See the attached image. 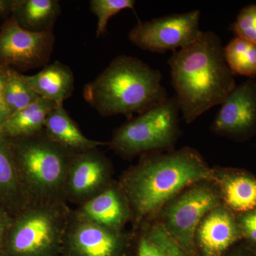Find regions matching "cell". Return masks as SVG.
I'll list each match as a JSON object with an SVG mask.
<instances>
[{
    "mask_svg": "<svg viewBox=\"0 0 256 256\" xmlns=\"http://www.w3.org/2000/svg\"><path fill=\"white\" fill-rule=\"evenodd\" d=\"M20 181L30 204L65 202V185L73 153L44 131L8 140Z\"/></svg>",
    "mask_w": 256,
    "mask_h": 256,
    "instance_id": "4",
    "label": "cell"
},
{
    "mask_svg": "<svg viewBox=\"0 0 256 256\" xmlns=\"http://www.w3.org/2000/svg\"><path fill=\"white\" fill-rule=\"evenodd\" d=\"M224 58L234 75L256 78V44L236 36L224 48Z\"/></svg>",
    "mask_w": 256,
    "mask_h": 256,
    "instance_id": "22",
    "label": "cell"
},
{
    "mask_svg": "<svg viewBox=\"0 0 256 256\" xmlns=\"http://www.w3.org/2000/svg\"><path fill=\"white\" fill-rule=\"evenodd\" d=\"M110 173L107 158L97 148L75 153L67 173L65 200L82 204L108 186Z\"/></svg>",
    "mask_w": 256,
    "mask_h": 256,
    "instance_id": "10",
    "label": "cell"
},
{
    "mask_svg": "<svg viewBox=\"0 0 256 256\" xmlns=\"http://www.w3.org/2000/svg\"><path fill=\"white\" fill-rule=\"evenodd\" d=\"M180 112L176 96L168 97L118 128L108 144L124 156L171 149L180 133Z\"/></svg>",
    "mask_w": 256,
    "mask_h": 256,
    "instance_id": "6",
    "label": "cell"
},
{
    "mask_svg": "<svg viewBox=\"0 0 256 256\" xmlns=\"http://www.w3.org/2000/svg\"><path fill=\"white\" fill-rule=\"evenodd\" d=\"M230 30L235 34L236 36L256 44V4L242 8L230 25Z\"/></svg>",
    "mask_w": 256,
    "mask_h": 256,
    "instance_id": "25",
    "label": "cell"
},
{
    "mask_svg": "<svg viewBox=\"0 0 256 256\" xmlns=\"http://www.w3.org/2000/svg\"><path fill=\"white\" fill-rule=\"evenodd\" d=\"M217 180L196 151L184 148L146 156L124 178L122 192L136 220H140L186 186Z\"/></svg>",
    "mask_w": 256,
    "mask_h": 256,
    "instance_id": "2",
    "label": "cell"
},
{
    "mask_svg": "<svg viewBox=\"0 0 256 256\" xmlns=\"http://www.w3.org/2000/svg\"><path fill=\"white\" fill-rule=\"evenodd\" d=\"M54 43L53 30L28 31L12 16L0 26V67L24 72L44 67L50 62Z\"/></svg>",
    "mask_w": 256,
    "mask_h": 256,
    "instance_id": "8",
    "label": "cell"
},
{
    "mask_svg": "<svg viewBox=\"0 0 256 256\" xmlns=\"http://www.w3.org/2000/svg\"><path fill=\"white\" fill-rule=\"evenodd\" d=\"M4 95L11 114L23 110L40 98L24 82L23 74L10 67L5 70Z\"/></svg>",
    "mask_w": 256,
    "mask_h": 256,
    "instance_id": "23",
    "label": "cell"
},
{
    "mask_svg": "<svg viewBox=\"0 0 256 256\" xmlns=\"http://www.w3.org/2000/svg\"><path fill=\"white\" fill-rule=\"evenodd\" d=\"M162 77L159 70L139 58L120 55L84 87L82 94L101 116L122 114L130 118L168 98Z\"/></svg>",
    "mask_w": 256,
    "mask_h": 256,
    "instance_id": "3",
    "label": "cell"
},
{
    "mask_svg": "<svg viewBox=\"0 0 256 256\" xmlns=\"http://www.w3.org/2000/svg\"><path fill=\"white\" fill-rule=\"evenodd\" d=\"M23 78L38 97L57 104H64L74 92L75 79L73 72L58 60L47 64L34 75L23 74Z\"/></svg>",
    "mask_w": 256,
    "mask_h": 256,
    "instance_id": "15",
    "label": "cell"
},
{
    "mask_svg": "<svg viewBox=\"0 0 256 256\" xmlns=\"http://www.w3.org/2000/svg\"><path fill=\"white\" fill-rule=\"evenodd\" d=\"M129 208L124 195L116 188L108 186L80 204L72 214L76 220L119 230L127 220Z\"/></svg>",
    "mask_w": 256,
    "mask_h": 256,
    "instance_id": "14",
    "label": "cell"
},
{
    "mask_svg": "<svg viewBox=\"0 0 256 256\" xmlns=\"http://www.w3.org/2000/svg\"><path fill=\"white\" fill-rule=\"evenodd\" d=\"M14 0H0V18L4 20L12 15Z\"/></svg>",
    "mask_w": 256,
    "mask_h": 256,
    "instance_id": "29",
    "label": "cell"
},
{
    "mask_svg": "<svg viewBox=\"0 0 256 256\" xmlns=\"http://www.w3.org/2000/svg\"><path fill=\"white\" fill-rule=\"evenodd\" d=\"M20 198L30 204L20 181L9 140L0 137V200L12 202Z\"/></svg>",
    "mask_w": 256,
    "mask_h": 256,
    "instance_id": "20",
    "label": "cell"
},
{
    "mask_svg": "<svg viewBox=\"0 0 256 256\" xmlns=\"http://www.w3.org/2000/svg\"><path fill=\"white\" fill-rule=\"evenodd\" d=\"M6 68V67H0V126L4 124L11 114L4 95V80Z\"/></svg>",
    "mask_w": 256,
    "mask_h": 256,
    "instance_id": "27",
    "label": "cell"
},
{
    "mask_svg": "<svg viewBox=\"0 0 256 256\" xmlns=\"http://www.w3.org/2000/svg\"><path fill=\"white\" fill-rule=\"evenodd\" d=\"M196 236L202 256H223L242 233L232 214L220 206L203 218Z\"/></svg>",
    "mask_w": 256,
    "mask_h": 256,
    "instance_id": "13",
    "label": "cell"
},
{
    "mask_svg": "<svg viewBox=\"0 0 256 256\" xmlns=\"http://www.w3.org/2000/svg\"><path fill=\"white\" fill-rule=\"evenodd\" d=\"M11 225L12 222L8 220L6 213L0 207V250L4 248L5 242Z\"/></svg>",
    "mask_w": 256,
    "mask_h": 256,
    "instance_id": "28",
    "label": "cell"
},
{
    "mask_svg": "<svg viewBox=\"0 0 256 256\" xmlns=\"http://www.w3.org/2000/svg\"><path fill=\"white\" fill-rule=\"evenodd\" d=\"M220 180L224 201L237 212L256 210V180L248 174L235 173Z\"/></svg>",
    "mask_w": 256,
    "mask_h": 256,
    "instance_id": "19",
    "label": "cell"
},
{
    "mask_svg": "<svg viewBox=\"0 0 256 256\" xmlns=\"http://www.w3.org/2000/svg\"><path fill=\"white\" fill-rule=\"evenodd\" d=\"M63 248L68 256H126L127 245L119 230L76 220L72 214Z\"/></svg>",
    "mask_w": 256,
    "mask_h": 256,
    "instance_id": "12",
    "label": "cell"
},
{
    "mask_svg": "<svg viewBox=\"0 0 256 256\" xmlns=\"http://www.w3.org/2000/svg\"><path fill=\"white\" fill-rule=\"evenodd\" d=\"M200 16V10H194L150 21H138L130 31L128 38L141 50L152 53L176 52L192 44L200 37L202 32Z\"/></svg>",
    "mask_w": 256,
    "mask_h": 256,
    "instance_id": "7",
    "label": "cell"
},
{
    "mask_svg": "<svg viewBox=\"0 0 256 256\" xmlns=\"http://www.w3.org/2000/svg\"><path fill=\"white\" fill-rule=\"evenodd\" d=\"M137 256H188L163 224H158L148 229L140 238Z\"/></svg>",
    "mask_w": 256,
    "mask_h": 256,
    "instance_id": "21",
    "label": "cell"
},
{
    "mask_svg": "<svg viewBox=\"0 0 256 256\" xmlns=\"http://www.w3.org/2000/svg\"><path fill=\"white\" fill-rule=\"evenodd\" d=\"M44 131L56 144L73 154L106 144L88 138L70 117L64 104H58L50 112Z\"/></svg>",
    "mask_w": 256,
    "mask_h": 256,
    "instance_id": "16",
    "label": "cell"
},
{
    "mask_svg": "<svg viewBox=\"0 0 256 256\" xmlns=\"http://www.w3.org/2000/svg\"><path fill=\"white\" fill-rule=\"evenodd\" d=\"M60 12L58 0H14L12 16L24 30L43 32L53 30Z\"/></svg>",
    "mask_w": 256,
    "mask_h": 256,
    "instance_id": "18",
    "label": "cell"
},
{
    "mask_svg": "<svg viewBox=\"0 0 256 256\" xmlns=\"http://www.w3.org/2000/svg\"><path fill=\"white\" fill-rule=\"evenodd\" d=\"M58 104L40 98L23 110L11 114L0 126V137L8 140L28 137L42 132Z\"/></svg>",
    "mask_w": 256,
    "mask_h": 256,
    "instance_id": "17",
    "label": "cell"
},
{
    "mask_svg": "<svg viewBox=\"0 0 256 256\" xmlns=\"http://www.w3.org/2000/svg\"><path fill=\"white\" fill-rule=\"evenodd\" d=\"M224 48L216 34L202 32L196 41L174 52L168 60L172 85L188 124L220 106L236 86Z\"/></svg>",
    "mask_w": 256,
    "mask_h": 256,
    "instance_id": "1",
    "label": "cell"
},
{
    "mask_svg": "<svg viewBox=\"0 0 256 256\" xmlns=\"http://www.w3.org/2000/svg\"><path fill=\"white\" fill-rule=\"evenodd\" d=\"M212 129L234 138H245L256 131V79L236 86L220 104Z\"/></svg>",
    "mask_w": 256,
    "mask_h": 256,
    "instance_id": "11",
    "label": "cell"
},
{
    "mask_svg": "<svg viewBox=\"0 0 256 256\" xmlns=\"http://www.w3.org/2000/svg\"><path fill=\"white\" fill-rule=\"evenodd\" d=\"M72 214L65 202L32 203L12 222L4 248L9 256H57Z\"/></svg>",
    "mask_w": 256,
    "mask_h": 256,
    "instance_id": "5",
    "label": "cell"
},
{
    "mask_svg": "<svg viewBox=\"0 0 256 256\" xmlns=\"http://www.w3.org/2000/svg\"><path fill=\"white\" fill-rule=\"evenodd\" d=\"M220 206V198L212 188L194 186L168 206L163 225L188 256H197L194 238L198 226L205 215Z\"/></svg>",
    "mask_w": 256,
    "mask_h": 256,
    "instance_id": "9",
    "label": "cell"
},
{
    "mask_svg": "<svg viewBox=\"0 0 256 256\" xmlns=\"http://www.w3.org/2000/svg\"><path fill=\"white\" fill-rule=\"evenodd\" d=\"M136 4L134 0H92L90 10L98 18L96 36L100 37L106 33L112 16L124 10H134Z\"/></svg>",
    "mask_w": 256,
    "mask_h": 256,
    "instance_id": "24",
    "label": "cell"
},
{
    "mask_svg": "<svg viewBox=\"0 0 256 256\" xmlns=\"http://www.w3.org/2000/svg\"><path fill=\"white\" fill-rule=\"evenodd\" d=\"M240 230L246 237L256 244V210L248 212L240 222Z\"/></svg>",
    "mask_w": 256,
    "mask_h": 256,
    "instance_id": "26",
    "label": "cell"
},
{
    "mask_svg": "<svg viewBox=\"0 0 256 256\" xmlns=\"http://www.w3.org/2000/svg\"><path fill=\"white\" fill-rule=\"evenodd\" d=\"M228 256H249L246 254H244V252H235V254H232V255Z\"/></svg>",
    "mask_w": 256,
    "mask_h": 256,
    "instance_id": "30",
    "label": "cell"
}]
</instances>
